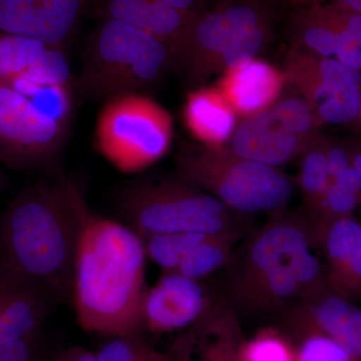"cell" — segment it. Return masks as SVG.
I'll return each instance as SVG.
<instances>
[{
    "mask_svg": "<svg viewBox=\"0 0 361 361\" xmlns=\"http://www.w3.org/2000/svg\"><path fill=\"white\" fill-rule=\"evenodd\" d=\"M310 222L300 213L274 214L251 232L223 268L219 294L242 319L272 320L326 284Z\"/></svg>",
    "mask_w": 361,
    "mask_h": 361,
    "instance_id": "6da1fadb",
    "label": "cell"
},
{
    "mask_svg": "<svg viewBox=\"0 0 361 361\" xmlns=\"http://www.w3.org/2000/svg\"><path fill=\"white\" fill-rule=\"evenodd\" d=\"M87 205L66 179H42L0 215V264L32 282L52 302L73 299L75 258Z\"/></svg>",
    "mask_w": 361,
    "mask_h": 361,
    "instance_id": "7a4b0ae2",
    "label": "cell"
},
{
    "mask_svg": "<svg viewBox=\"0 0 361 361\" xmlns=\"http://www.w3.org/2000/svg\"><path fill=\"white\" fill-rule=\"evenodd\" d=\"M144 243L132 229L85 210L75 258L73 301L85 331L139 336L146 296Z\"/></svg>",
    "mask_w": 361,
    "mask_h": 361,
    "instance_id": "3957f363",
    "label": "cell"
},
{
    "mask_svg": "<svg viewBox=\"0 0 361 361\" xmlns=\"http://www.w3.org/2000/svg\"><path fill=\"white\" fill-rule=\"evenodd\" d=\"M175 70L174 51L153 33L123 21L101 20L82 54L75 87L85 99L110 101L142 94Z\"/></svg>",
    "mask_w": 361,
    "mask_h": 361,
    "instance_id": "277c9868",
    "label": "cell"
},
{
    "mask_svg": "<svg viewBox=\"0 0 361 361\" xmlns=\"http://www.w3.org/2000/svg\"><path fill=\"white\" fill-rule=\"evenodd\" d=\"M175 160L178 176L240 215L282 212L293 195V184L279 169L247 160L226 145H187Z\"/></svg>",
    "mask_w": 361,
    "mask_h": 361,
    "instance_id": "5b68a950",
    "label": "cell"
},
{
    "mask_svg": "<svg viewBox=\"0 0 361 361\" xmlns=\"http://www.w3.org/2000/svg\"><path fill=\"white\" fill-rule=\"evenodd\" d=\"M118 201L123 217L141 238L243 232L240 214L180 176L137 180L123 190Z\"/></svg>",
    "mask_w": 361,
    "mask_h": 361,
    "instance_id": "8992f818",
    "label": "cell"
},
{
    "mask_svg": "<svg viewBox=\"0 0 361 361\" xmlns=\"http://www.w3.org/2000/svg\"><path fill=\"white\" fill-rule=\"evenodd\" d=\"M172 137L170 114L144 94L106 102L94 130L99 153L123 173H137L160 161Z\"/></svg>",
    "mask_w": 361,
    "mask_h": 361,
    "instance_id": "52a82bcc",
    "label": "cell"
},
{
    "mask_svg": "<svg viewBox=\"0 0 361 361\" xmlns=\"http://www.w3.org/2000/svg\"><path fill=\"white\" fill-rule=\"evenodd\" d=\"M70 123L61 122L13 85L0 82V163L16 171L52 168Z\"/></svg>",
    "mask_w": 361,
    "mask_h": 361,
    "instance_id": "ba28073f",
    "label": "cell"
},
{
    "mask_svg": "<svg viewBox=\"0 0 361 361\" xmlns=\"http://www.w3.org/2000/svg\"><path fill=\"white\" fill-rule=\"evenodd\" d=\"M292 342L319 334L361 361V308L324 284L288 308L274 322Z\"/></svg>",
    "mask_w": 361,
    "mask_h": 361,
    "instance_id": "9c48e42d",
    "label": "cell"
},
{
    "mask_svg": "<svg viewBox=\"0 0 361 361\" xmlns=\"http://www.w3.org/2000/svg\"><path fill=\"white\" fill-rule=\"evenodd\" d=\"M92 0H0V32L63 49Z\"/></svg>",
    "mask_w": 361,
    "mask_h": 361,
    "instance_id": "30bf717a",
    "label": "cell"
},
{
    "mask_svg": "<svg viewBox=\"0 0 361 361\" xmlns=\"http://www.w3.org/2000/svg\"><path fill=\"white\" fill-rule=\"evenodd\" d=\"M236 28L228 6L202 11L190 21L174 52L175 70L194 90L222 71L223 49Z\"/></svg>",
    "mask_w": 361,
    "mask_h": 361,
    "instance_id": "8fae6325",
    "label": "cell"
},
{
    "mask_svg": "<svg viewBox=\"0 0 361 361\" xmlns=\"http://www.w3.org/2000/svg\"><path fill=\"white\" fill-rule=\"evenodd\" d=\"M215 298L200 280L179 273H164L155 286L147 290L142 308V329L154 334L185 331L200 322Z\"/></svg>",
    "mask_w": 361,
    "mask_h": 361,
    "instance_id": "7c38bea8",
    "label": "cell"
},
{
    "mask_svg": "<svg viewBox=\"0 0 361 361\" xmlns=\"http://www.w3.org/2000/svg\"><path fill=\"white\" fill-rule=\"evenodd\" d=\"M241 322L219 296L203 318L175 339L169 353L175 361H243Z\"/></svg>",
    "mask_w": 361,
    "mask_h": 361,
    "instance_id": "4fadbf2b",
    "label": "cell"
},
{
    "mask_svg": "<svg viewBox=\"0 0 361 361\" xmlns=\"http://www.w3.org/2000/svg\"><path fill=\"white\" fill-rule=\"evenodd\" d=\"M51 303L39 287L0 264V345L39 334Z\"/></svg>",
    "mask_w": 361,
    "mask_h": 361,
    "instance_id": "5bb4252c",
    "label": "cell"
},
{
    "mask_svg": "<svg viewBox=\"0 0 361 361\" xmlns=\"http://www.w3.org/2000/svg\"><path fill=\"white\" fill-rule=\"evenodd\" d=\"M229 147L247 160L276 168L302 155L308 149L271 108L242 121Z\"/></svg>",
    "mask_w": 361,
    "mask_h": 361,
    "instance_id": "9a60e30c",
    "label": "cell"
},
{
    "mask_svg": "<svg viewBox=\"0 0 361 361\" xmlns=\"http://www.w3.org/2000/svg\"><path fill=\"white\" fill-rule=\"evenodd\" d=\"M285 82L283 71L255 59L226 68L217 87L237 116L247 118L274 106Z\"/></svg>",
    "mask_w": 361,
    "mask_h": 361,
    "instance_id": "2e32d148",
    "label": "cell"
},
{
    "mask_svg": "<svg viewBox=\"0 0 361 361\" xmlns=\"http://www.w3.org/2000/svg\"><path fill=\"white\" fill-rule=\"evenodd\" d=\"M286 80L295 85L322 125L345 123L356 120L360 90L326 82L316 77L297 58L295 51L287 52L284 61Z\"/></svg>",
    "mask_w": 361,
    "mask_h": 361,
    "instance_id": "e0dca14e",
    "label": "cell"
},
{
    "mask_svg": "<svg viewBox=\"0 0 361 361\" xmlns=\"http://www.w3.org/2000/svg\"><path fill=\"white\" fill-rule=\"evenodd\" d=\"M319 246L326 256L327 285L348 300L361 299V224L353 217L336 221L323 233Z\"/></svg>",
    "mask_w": 361,
    "mask_h": 361,
    "instance_id": "ac0fdd59",
    "label": "cell"
},
{
    "mask_svg": "<svg viewBox=\"0 0 361 361\" xmlns=\"http://www.w3.org/2000/svg\"><path fill=\"white\" fill-rule=\"evenodd\" d=\"M90 8L101 20L123 21L153 33L167 42L174 52L194 18L169 8L158 0H92Z\"/></svg>",
    "mask_w": 361,
    "mask_h": 361,
    "instance_id": "d6986e66",
    "label": "cell"
},
{
    "mask_svg": "<svg viewBox=\"0 0 361 361\" xmlns=\"http://www.w3.org/2000/svg\"><path fill=\"white\" fill-rule=\"evenodd\" d=\"M184 121L195 139L206 146H224L237 128V114L217 87L189 92Z\"/></svg>",
    "mask_w": 361,
    "mask_h": 361,
    "instance_id": "ffe728a7",
    "label": "cell"
},
{
    "mask_svg": "<svg viewBox=\"0 0 361 361\" xmlns=\"http://www.w3.org/2000/svg\"><path fill=\"white\" fill-rule=\"evenodd\" d=\"M241 232L209 235L183 258L173 272L191 279L203 278L222 270L229 262Z\"/></svg>",
    "mask_w": 361,
    "mask_h": 361,
    "instance_id": "44dd1931",
    "label": "cell"
},
{
    "mask_svg": "<svg viewBox=\"0 0 361 361\" xmlns=\"http://www.w3.org/2000/svg\"><path fill=\"white\" fill-rule=\"evenodd\" d=\"M326 144L327 141L320 137L301 155L299 186L302 191L305 205L304 215L307 220L314 215L331 180L325 154Z\"/></svg>",
    "mask_w": 361,
    "mask_h": 361,
    "instance_id": "7402d4cb",
    "label": "cell"
},
{
    "mask_svg": "<svg viewBox=\"0 0 361 361\" xmlns=\"http://www.w3.org/2000/svg\"><path fill=\"white\" fill-rule=\"evenodd\" d=\"M49 47L39 40L0 32V82L11 84Z\"/></svg>",
    "mask_w": 361,
    "mask_h": 361,
    "instance_id": "603a6c76",
    "label": "cell"
},
{
    "mask_svg": "<svg viewBox=\"0 0 361 361\" xmlns=\"http://www.w3.org/2000/svg\"><path fill=\"white\" fill-rule=\"evenodd\" d=\"M208 236L201 233H170L142 237V240L147 257L168 273L175 271L183 258Z\"/></svg>",
    "mask_w": 361,
    "mask_h": 361,
    "instance_id": "cb8c5ba5",
    "label": "cell"
},
{
    "mask_svg": "<svg viewBox=\"0 0 361 361\" xmlns=\"http://www.w3.org/2000/svg\"><path fill=\"white\" fill-rule=\"evenodd\" d=\"M243 361H295L293 342L277 325L259 330L242 346Z\"/></svg>",
    "mask_w": 361,
    "mask_h": 361,
    "instance_id": "d4e9b609",
    "label": "cell"
},
{
    "mask_svg": "<svg viewBox=\"0 0 361 361\" xmlns=\"http://www.w3.org/2000/svg\"><path fill=\"white\" fill-rule=\"evenodd\" d=\"M271 109L307 148L319 139L322 123L304 99L286 97L282 101H277Z\"/></svg>",
    "mask_w": 361,
    "mask_h": 361,
    "instance_id": "484cf974",
    "label": "cell"
},
{
    "mask_svg": "<svg viewBox=\"0 0 361 361\" xmlns=\"http://www.w3.org/2000/svg\"><path fill=\"white\" fill-rule=\"evenodd\" d=\"M111 337L96 353L97 361H175L169 351L158 350L139 336Z\"/></svg>",
    "mask_w": 361,
    "mask_h": 361,
    "instance_id": "4316f807",
    "label": "cell"
},
{
    "mask_svg": "<svg viewBox=\"0 0 361 361\" xmlns=\"http://www.w3.org/2000/svg\"><path fill=\"white\" fill-rule=\"evenodd\" d=\"M39 85H71V71L63 49L47 47L18 77Z\"/></svg>",
    "mask_w": 361,
    "mask_h": 361,
    "instance_id": "83f0119b",
    "label": "cell"
},
{
    "mask_svg": "<svg viewBox=\"0 0 361 361\" xmlns=\"http://www.w3.org/2000/svg\"><path fill=\"white\" fill-rule=\"evenodd\" d=\"M295 361H356L329 337L312 334L294 341Z\"/></svg>",
    "mask_w": 361,
    "mask_h": 361,
    "instance_id": "f1b7e54d",
    "label": "cell"
},
{
    "mask_svg": "<svg viewBox=\"0 0 361 361\" xmlns=\"http://www.w3.org/2000/svg\"><path fill=\"white\" fill-rule=\"evenodd\" d=\"M39 343V334L0 345V361H44Z\"/></svg>",
    "mask_w": 361,
    "mask_h": 361,
    "instance_id": "f546056e",
    "label": "cell"
},
{
    "mask_svg": "<svg viewBox=\"0 0 361 361\" xmlns=\"http://www.w3.org/2000/svg\"><path fill=\"white\" fill-rule=\"evenodd\" d=\"M325 154H326L327 167H329L331 180H334L344 169L351 165L350 153L341 146L327 142Z\"/></svg>",
    "mask_w": 361,
    "mask_h": 361,
    "instance_id": "4dcf8cb0",
    "label": "cell"
},
{
    "mask_svg": "<svg viewBox=\"0 0 361 361\" xmlns=\"http://www.w3.org/2000/svg\"><path fill=\"white\" fill-rule=\"evenodd\" d=\"M337 186L345 191L357 195L361 198V177L353 165L344 169L342 172L331 180Z\"/></svg>",
    "mask_w": 361,
    "mask_h": 361,
    "instance_id": "1f68e13d",
    "label": "cell"
},
{
    "mask_svg": "<svg viewBox=\"0 0 361 361\" xmlns=\"http://www.w3.org/2000/svg\"><path fill=\"white\" fill-rule=\"evenodd\" d=\"M158 1L178 13L195 16L206 11L209 0H158Z\"/></svg>",
    "mask_w": 361,
    "mask_h": 361,
    "instance_id": "d6a6232c",
    "label": "cell"
},
{
    "mask_svg": "<svg viewBox=\"0 0 361 361\" xmlns=\"http://www.w3.org/2000/svg\"><path fill=\"white\" fill-rule=\"evenodd\" d=\"M44 361H97L96 353L87 350L82 346H70L61 349L51 357L45 358Z\"/></svg>",
    "mask_w": 361,
    "mask_h": 361,
    "instance_id": "836d02e7",
    "label": "cell"
},
{
    "mask_svg": "<svg viewBox=\"0 0 361 361\" xmlns=\"http://www.w3.org/2000/svg\"><path fill=\"white\" fill-rule=\"evenodd\" d=\"M336 4L361 14V0H336Z\"/></svg>",
    "mask_w": 361,
    "mask_h": 361,
    "instance_id": "e575fe53",
    "label": "cell"
},
{
    "mask_svg": "<svg viewBox=\"0 0 361 361\" xmlns=\"http://www.w3.org/2000/svg\"><path fill=\"white\" fill-rule=\"evenodd\" d=\"M349 153H350L351 165L357 171L361 177V148L349 152Z\"/></svg>",
    "mask_w": 361,
    "mask_h": 361,
    "instance_id": "d590c367",
    "label": "cell"
},
{
    "mask_svg": "<svg viewBox=\"0 0 361 361\" xmlns=\"http://www.w3.org/2000/svg\"><path fill=\"white\" fill-rule=\"evenodd\" d=\"M287 1L295 2V4H304V6H313V4H322L324 0H287Z\"/></svg>",
    "mask_w": 361,
    "mask_h": 361,
    "instance_id": "8d00e7d4",
    "label": "cell"
},
{
    "mask_svg": "<svg viewBox=\"0 0 361 361\" xmlns=\"http://www.w3.org/2000/svg\"><path fill=\"white\" fill-rule=\"evenodd\" d=\"M213 1L216 6H223V4H230V2L235 1V0H209Z\"/></svg>",
    "mask_w": 361,
    "mask_h": 361,
    "instance_id": "74e56055",
    "label": "cell"
},
{
    "mask_svg": "<svg viewBox=\"0 0 361 361\" xmlns=\"http://www.w3.org/2000/svg\"><path fill=\"white\" fill-rule=\"evenodd\" d=\"M358 120L361 122V90H360V108H358V114H357V118Z\"/></svg>",
    "mask_w": 361,
    "mask_h": 361,
    "instance_id": "f35d334b",
    "label": "cell"
},
{
    "mask_svg": "<svg viewBox=\"0 0 361 361\" xmlns=\"http://www.w3.org/2000/svg\"><path fill=\"white\" fill-rule=\"evenodd\" d=\"M0 186H1V177H0Z\"/></svg>",
    "mask_w": 361,
    "mask_h": 361,
    "instance_id": "ab89813d",
    "label": "cell"
}]
</instances>
